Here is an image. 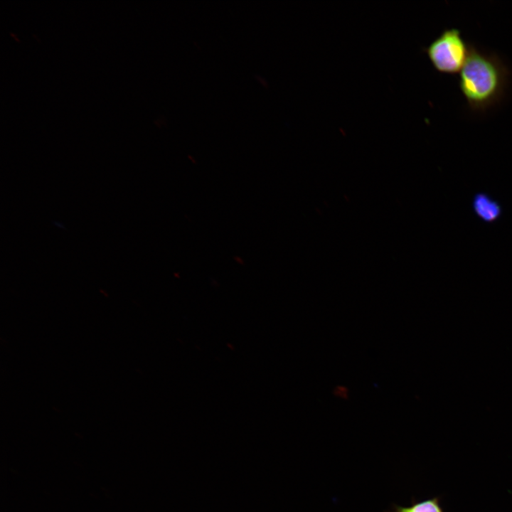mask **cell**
<instances>
[{
	"label": "cell",
	"mask_w": 512,
	"mask_h": 512,
	"mask_svg": "<svg viewBox=\"0 0 512 512\" xmlns=\"http://www.w3.org/2000/svg\"><path fill=\"white\" fill-rule=\"evenodd\" d=\"M509 76L507 66L496 54L469 45L466 60L459 73V86L469 107L483 112L504 97Z\"/></svg>",
	"instance_id": "1"
},
{
	"label": "cell",
	"mask_w": 512,
	"mask_h": 512,
	"mask_svg": "<svg viewBox=\"0 0 512 512\" xmlns=\"http://www.w3.org/2000/svg\"><path fill=\"white\" fill-rule=\"evenodd\" d=\"M469 45L457 28L443 31L426 48L436 70L444 74L460 73L468 56Z\"/></svg>",
	"instance_id": "2"
},
{
	"label": "cell",
	"mask_w": 512,
	"mask_h": 512,
	"mask_svg": "<svg viewBox=\"0 0 512 512\" xmlns=\"http://www.w3.org/2000/svg\"><path fill=\"white\" fill-rule=\"evenodd\" d=\"M471 208L474 215L482 222L493 224L497 222L503 214L500 203L486 192L476 193L472 198Z\"/></svg>",
	"instance_id": "3"
},
{
	"label": "cell",
	"mask_w": 512,
	"mask_h": 512,
	"mask_svg": "<svg viewBox=\"0 0 512 512\" xmlns=\"http://www.w3.org/2000/svg\"><path fill=\"white\" fill-rule=\"evenodd\" d=\"M389 512H443L438 497L431 498L421 501H412L411 506H394Z\"/></svg>",
	"instance_id": "4"
},
{
	"label": "cell",
	"mask_w": 512,
	"mask_h": 512,
	"mask_svg": "<svg viewBox=\"0 0 512 512\" xmlns=\"http://www.w3.org/2000/svg\"><path fill=\"white\" fill-rule=\"evenodd\" d=\"M333 393L336 398L346 400L349 396V390L346 386L339 385L334 387Z\"/></svg>",
	"instance_id": "5"
}]
</instances>
